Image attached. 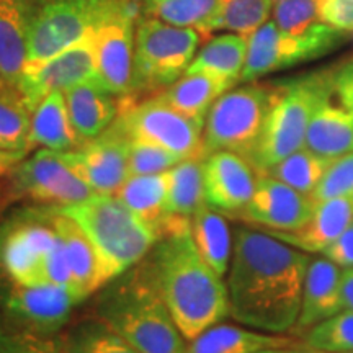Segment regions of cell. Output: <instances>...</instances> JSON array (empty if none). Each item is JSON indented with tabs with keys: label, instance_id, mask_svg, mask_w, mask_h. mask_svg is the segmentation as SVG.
I'll return each mask as SVG.
<instances>
[{
	"label": "cell",
	"instance_id": "6da1fadb",
	"mask_svg": "<svg viewBox=\"0 0 353 353\" xmlns=\"http://www.w3.org/2000/svg\"><path fill=\"white\" fill-rule=\"evenodd\" d=\"M311 254L265 231L237 228L228 270L229 314L268 334L296 325Z\"/></svg>",
	"mask_w": 353,
	"mask_h": 353
},
{
	"label": "cell",
	"instance_id": "7a4b0ae2",
	"mask_svg": "<svg viewBox=\"0 0 353 353\" xmlns=\"http://www.w3.org/2000/svg\"><path fill=\"white\" fill-rule=\"evenodd\" d=\"M148 268L185 341L229 316L228 286L198 252L183 218L154 245Z\"/></svg>",
	"mask_w": 353,
	"mask_h": 353
},
{
	"label": "cell",
	"instance_id": "3957f363",
	"mask_svg": "<svg viewBox=\"0 0 353 353\" xmlns=\"http://www.w3.org/2000/svg\"><path fill=\"white\" fill-rule=\"evenodd\" d=\"M99 319L138 353H185L187 341L175 325L148 265L105 291Z\"/></svg>",
	"mask_w": 353,
	"mask_h": 353
},
{
	"label": "cell",
	"instance_id": "277c9868",
	"mask_svg": "<svg viewBox=\"0 0 353 353\" xmlns=\"http://www.w3.org/2000/svg\"><path fill=\"white\" fill-rule=\"evenodd\" d=\"M0 275L7 285L70 288L68 259L51 208L20 210L0 224Z\"/></svg>",
	"mask_w": 353,
	"mask_h": 353
},
{
	"label": "cell",
	"instance_id": "5b68a950",
	"mask_svg": "<svg viewBox=\"0 0 353 353\" xmlns=\"http://www.w3.org/2000/svg\"><path fill=\"white\" fill-rule=\"evenodd\" d=\"M54 208L76 221L87 234L99 254L107 285L132 265L143 262L159 241L157 232L123 205L117 195L94 193L76 205Z\"/></svg>",
	"mask_w": 353,
	"mask_h": 353
},
{
	"label": "cell",
	"instance_id": "8992f818",
	"mask_svg": "<svg viewBox=\"0 0 353 353\" xmlns=\"http://www.w3.org/2000/svg\"><path fill=\"white\" fill-rule=\"evenodd\" d=\"M329 70H312L273 83L270 112L259 143L247 157L259 175L304 148L309 123L324 92Z\"/></svg>",
	"mask_w": 353,
	"mask_h": 353
},
{
	"label": "cell",
	"instance_id": "52a82bcc",
	"mask_svg": "<svg viewBox=\"0 0 353 353\" xmlns=\"http://www.w3.org/2000/svg\"><path fill=\"white\" fill-rule=\"evenodd\" d=\"M201 33L195 28L170 25L156 17L138 21L130 94L123 99L162 92L183 76L198 52Z\"/></svg>",
	"mask_w": 353,
	"mask_h": 353
},
{
	"label": "cell",
	"instance_id": "ba28073f",
	"mask_svg": "<svg viewBox=\"0 0 353 353\" xmlns=\"http://www.w3.org/2000/svg\"><path fill=\"white\" fill-rule=\"evenodd\" d=\"M273 83L245 82L224 92L206 114L203 126V157L231 151L245 159L254 151L270 112Z\"/></svg>",
	"mask_w": 353,
	"mask_h": 353
},
{
	"label": "cell",
	"instance_id": "9c48e42d",
	"mask_svg": "<svg viewBox=\"0 0 353 353\" xmlns=\"http://www.w3.org/2000/svg\"><path fill=\"white\" fill-rule=\"evenodd\" d=\"M345 33L322 21L303 33H288L268 20L247 37V59L241 82H255L276 70L319 59L341 46Z\"/></svg>",
	"mask_w": 353,
	"mask_h": 353
},
{
	"label": "cell",
	"instance_id": "30bf717a",
	"mask_svg": "<svg viewBox=\"0 0 353 353\" xmlns=\"http://www.w3.org/2000/svg\"><path fill=\"white\" fill-rule=\"evenodd\" d=\"M130 139L152 143L176 157H203V126L170 107L161 95L132 101L121 99V112L114 121Z\"/></svg>",
	"mask_w": 353,
	"mask_h": 353
},
{
	"label": "cell",
	"instance_id": "8fae6325",
	"mask_svg": "<svg viewBox=\"0 0 353 353\" xmlns=\"http://www.w3.org/2000/svg\"><path fill=\"white\" fill-rule=\"evenodd\" d=\"M117 0H38L26 65L39 63L85 38Z\"/></svg>",
	"mask_w": 353,
	"mask_h": 353
},
{
	"label": "cell",
	"instance_id": "7c38bea8",
	"mask_svg": "<svg viewBox=\"0 0 353 353\" xmlns=\"http://www.w3.org/2000/svg\"><path fill=\"white\" fill-rule=\"evenodd\" d=\"M304 148L327 159L353 151V59L329 70Z\"/></svg>",
	"mask_w": 353,
	"mask_h": 353
},
{
	"label": "cell",
	"instance_id": "4fadbf2b",
	"mask_svg": "<svg viewBox=\"0 0 353 353\" xmlns=\"http://www.w3.org/2000/svg\"><path fill=\"white\" fill-rule=\"evenodd\" d=\"M136 26L138 7L134 0H117L108 15L92 32L99 81L121 99L131 88Z\"/></svg>",
	"mask_w": 353,
	"mask_h": 353
},
{
	"label": "cell",
	"instance_id": "5bb4252c",
	"mask_svg": "<svg viewBox=\"0 0 353 353\" xmlns=\"http://www.w3.org/2000/svg\"><path fill=\"white\" fill-rule=\"evenodd\" d=\"M79 303L81 299L69 286L7 285L0 307L8 329L51 337L68 324Z\"/></svg>",
	"mask_w": 353,
	"mask_h": 353
},
{
	"label": "cell",
	"instance_id": "9a60e30c",
	"mask_svg": "<svg viewBox=\"0 0 353 353\" xmlns=\"http://www.w3.org/2000/svg\"><path fill=\"white\" fill-rule=\"evenodd\" d=\"M12 193L52 206H69L94 195L79 176L69 169L61 152L39 149L25 157L12 172Z\"/></svg>",
	"mask_w": 353,
	"mask_h": 353
},
{
	"label": "cell",
	"instance_id": "2e32d148",
	"mask_svg": "<svg viewBox=\"0 0 353 353\" xmlns=\"http://www.w3.org/2000/svg\"><path fill=\"white\" fill-rule=\"evenodd\" d=\"M92 32L57 54L25 65L17 88L32 112L44 97L52 92L64 94L65 90L81 83L100 82Z\"/></svg>",
	"mask_w": 353,
	"mask_h": 353
},
{
	"label": "cell",
	"instance_id": "e0dca14e",
	"mask_svg": "<svg viewBox=\"0 0 353 353\" xmlns=\"http://www.w3.org/2000/svg\"><path fill=\"white\" fill-rule=\"evenodd\" d=\"M130 138L117 125L74 151L61 152L69 169L94 193H114L130 176Z\"/></svg>",
	"mask_w": 353,
	"mask_h": 353
},
{
	"label": "cell",
	"instance_id": "ac0fdd59",
	"mask_svg": "<svg viewBox=\"0 0 353 353\" xmlns=\"http://www.w3.org/2000/svg\"><path fill=\"white\" fill-rule=\"evenodd\" d=\"M314 205L311 198L286 183L260 174L250 201L232 216L262 231L290 232L306 224L314 211Z\"/></svg>",
	"mask_w": 353,
	"mask_h": 353
},
{
	"label": "cell",
	"instance_id": "d6986e66",
	"mask_svg": "<svg viewBox=\"0 0 353 353\" xmlns=\"http://www.w3.org/2000/svg\"><path fill=\"white\" fill-rule=\"evenodd\" d=\"M203 180L206 205L232 216L250 201L259 174L241 154L218 151L203 159Z\"/></svg>",
	"mask_w": 353,
	"mask_h": 353
},
{
	"label": "cell",
	"instance_id": "ffe728a7",
	"mask_svg": "<svg viewBox=\"0 0 353 353\" xmlns=\"http://www.w3.org/2000/svg\"><path fill=\"white\" fill-rule=\"evenodd\" d=\"M341 311H343L341 267L325 257L311 259L304 278L301 311L291 332L303 335Z\"/></svg>",
	"mask_w": 353,
	"mask_h": 353
},
{
	"label": "cell",
	"instance_id": "44dd1931",
	"mask_svg": "<svg viewBox=\"0 0 353 353\" xmlns=\"http://www.w3.org/2000/svg\"><path fill=\"white\" fill-rule=\"evenodd\" d=\"M38 0H0V87L17 88Z\"/></svg>",
	"mask_w": 353,
	"mask_h": 353
},
{
	"label": "cell",
	"instance_id": "7402d4cb",
	"mask_svg": "<svg viewBox=\"0 0 353 353\" xmlns=\"http://www.w3.org/2000/svg\"><path fill=\"white\" fill-rule=\"evenodd\" d=\"M51 219L64 245L70 272V288L83 301L107 285L99 254L76 221L54 206H51Z\"/></svg>",
	"mask_w": 353,
	"mask_h": 353
},
{
	"label": "cell",
	"instance_id": "603a6c76",
	"mask_svg": "<svg viewBox=\"0 0 353 353\" xmlns=\"http://www.w3.org/2000/svg\"><path fill=\"white\" fill-rule=\"evenodd\" d=\"M314 211L306 224L296 231L272 234L276 239L307 254H322L353 221V198H330L314 201Z\"/></svg>",
	"mask_w": 353,
	"mask_h": 353
},
{
	"label": "cell",
	"instance_id": "cb8c5ba5",
	"mask_svg": "<svg viewBox=\"0 0 353 353\" xmlns=\"http://www.w3.org/2000/svg\"><path fill=\"white\" fill-rule=\"evenodd\" d=\"M64 97L74 130L83 143L103 134L121 112V97L100 82L81 83L65 90Z\"/></svg>",
	"mask_w": 353,
	"mask_h": 353
},
{
	"label": "cell",
	"instance_id": "d4e9b609",
	"mask_svg": "<svg viewBox=\"0 0 353 353\" xmlns=\"http://www.w3.org/2000/svg\"><path fill=\"white\" fill-rule=\"evenodd\" d=\"M299 341L283 334H268L250 327L216 324L188 342L185 353H259L275 348H291Z\"/></svg>",
	"mask_w": 353,
	"mask_h": 353
},
{
	"label": "cell",
	"instance_id": "484cf974",
	"mask_svg": "<svg viewBox=\"0 0 353 353\" xmlns=\"http://www.w3.org/2000/svg\"><path fill=\"white\" fill-rule=\"evenodd\" d=\"M30 144L32 148L50 149L56 152L74 151L83 144L70 121L63 92L46 95L33 108Z\"/></svg>",
	"mask_w": 353,
	"mask_h": 353
},
{
	"label": "cell",
	"instance_id": "4316f807",
	"mask_svg": "<svg viewBox=\"0 0 353 353\" xmlns=\"http://www.w3.org/2000/svg\"><path fill=\"white\" fill-rule=\"evenodd\" d=\"M247 59V37L237 33H221L210 39L196 52L185 72L206 74L232 85L241 81Z\"/></svg>",
	"mask_w": 353,
	"mask_h": 353
},
{
	"label": "cell",
	"instance_id": "83f0119b",
	"mask_svg": "<svg viewBox=\"0 0 353 353\" xmlns=\"http://www.w3.org/2000/svg\"><path fill=\"white\" fill-rule=\"evenodd\" d=\"M123 205L143 219L161 237L172 216L167 210L165 172L159 175H131L114 193Z\"/></svg>",
	"mask_w": 353,
	"mask_h": 353
},
{
	"label": "cell",
	"instance_id": "f1b7e54d",
	"mask_svg": "<svg viewBox=\"0 0 353 353\" xmlns=\"http://www.w3.org/2000/svg\"><path fill=\"white\" fill-rule=\"evenodd\" d=\"M190 232L198 252L219 276L226 275L231 263L234 239L224 214L205 205L190 218Z\"/></svg>",
	"mask_w": 353,
	"mask_h": 353
},
{
	"label": "cell",
	"instance_id": "f546056e",
	"mask_svg": "<svg viewBox=\"0 0 353 353\" xmlns=\"http://www.w3.org/2000/svg\"><path fill=\"white\" fill-rule=\"evenodd\" d=\"M232 87V83L206 74L185 72L179 81L159 92V95L185 117L205 125L206 114L214 101Z\"/></svg>",
	"mask_w": 353,
	"mask_h": 353
},
{
	"label": "cell",
	"instance_id": "4dcf8cb0",
	"mask_svg": "<svg viewBox=\"0 0 353 353\" xmlns=\"http://www.w3.org/2000/svg\"><path fill=\"white\" fill-rule=\"evenodd\" d=\"M165 182L167 210L170 214L190 219L206 205L201 157L180 161L165 172Z\"/></svg>",
	"mask_w": 353,
	"mask_h": 353
},
{
	"label": "cell",
	"instance_id": "1f68e13d",
	"mask_svg": "<svg viewBox=\"0 0 353 353\" xmlns=\"http://www.w3.org/2000/svg\"><path fill=\"white\" fill-rule=\"evenodd\" d=\"M275 0H218L213 15L203 26L201 37L237 33L249 37L270 19Z\"/></svg>",
	"mask_w": 353,
	"mask_h": 353
},
{
	"label": "cell",
	"instance_id": "d6a6232c",
	"mask_svg": "<svg viewBox=\"0 0 353 353\" xmlns=\"http://www.w3.org/2000/svg\"><path fill=\"white\" fill-rule=\"evenodd\" d=\"M32 110L19 88L0 87V149L30 152Z\"/></svg>",
	"mask_w": 353,
	"mask_h": 353
},
{
	"label": "cell",
	"instance_id": "836d02e7",
	"mask_svg": "<svg viewBox=\"0 0 353 353\" xmlns=\"http://www.w3.org/2000/svg\"><path fill=\"white\" fill-rule=\"evenodd\" d=\"M330 161L332 159L322 157L319 154L303 148L296 152L290 154L288 157H285L283 161H280L276 165H273L272 169L263 172V174L280 180V182L286 183L296 192L311 198Z\"/></svg>",
	"mask_w": 353,
	"mask_h": 353
},
{
	"label": "cell",
	"instance_id": "e575fe53",
	"mask_svg": "<svg viewBox=\"0 0 353 353\" xmlns=\"http://www.w3.org/2000/svg\"><path fill=\"white\" fill-rule=\"evenodd\" d=\"M59 345L63 353H138L100 319L77 325Z\"/></svg>",
	"mask_w": 353,
	"mask_h": 353
},
{
	"label": "cell",
	"instance_id": "d590c367",
	"mask_svg": "<svg viewBox=\"0 0 353 353\" xmlns=\"http://www.w3.org/2000/svg\"><path fill=\"white\" fill-rule=\"evenodd\" d=\"M299 343L312 350L325 353L353 352V311L343 309L329 319L319 322L314 327L299 335Z\"/></svg>",
	"mask_w": 353,
	"mask_h": 353
},
{
	"label": "cell",
	"instance_id": "8d00e7d4",
	"mask_svg": "<svg viewBox=\"0 0 353 353\" xmlns=\"http://www.w3.org/2000/svg\"><path fill=\"white\" fill-rule=\"evenodd\" d=\"M218 0H144L148 17L167 21L170 25L195 28L203 26L213 15Z\"/></svg>",
	"mask_w": 353,
	"mask_h": 353
},
{
	"label": "cell",
	"instance_id": "74e56055",
	"mask_svg": "<svg viewBox=\"0 0 353 353\" xmlns=\"http://www.w3.org/2000/svg\"><path fill=\"white\" fill-rule=\"evenodd\" d=\"M182 159L167 149L139 139H130L128 169L131 175H159L170 170Z\"/></svg>",
	"mask_w": 353,
	"mask_h": 353
},
{
	"label": "cell",
	"instance_id": "f35d334b",
	"mask_svg": "<svg viewBox=\"0 0 353 353\" xmlns=\"http://www.w3.org/2000/svg\"><path fill=\"white\" fill-rule=\"evenodd\" d=\"M330 198H353V151L330 161L311 200L324 201Z\"/></svg>",
	"mask_w": 353,
	"mask_h": 353
},
{
	"label": "cell",
	"instance_id": "ab89813d",
	"mask_svg": "<svg viewBox=\"0 0 353 353\" xmlns=\"http://www.w3.org/2000/svg\"><path fill=\"white\" fill-rule=\"evenodd\" d=\"M273 21L283 32L303 33L319 23V0H275Z\"/></svg>",
	"mask_w": 353,
	"mask_h": 353
},
{
	"label": "cell",
	"instance_id": "60d3db41",
	"mask_svg": "<svg viewBox=\"0 0 353 353\" xmlns=\"http://www.w3.org/2000/svg\"><path fill=\"white\" fill-rule=\"evenodd\" d=\"M0 353H63L61 345L51 337L2 327Z\"/></svg>",
	"mask_w": 353,
	"mask_h": 353
},
{
	"label": "cell",
	"instance_id": "b9f144b4",
	"mask_svg": "<svg viewBox=\"0 0 353 353\" xmlns=\"http://www.w3.org/2000/svg\"><path fill=\"white\" fill-rule=\"evenodd\" d=\"M319 17L342 32H353V0H319Z\"/></svg>",
	"mask_w": 353,
	"mask_h": 353
},
{
	"label": "cell",
	"instance_id": "7bdbcfd3",
	"mask_svg": "<svg viewBox=\"0 0 353 353\" xmlns=\"http://www.w3.org/2000/svg\"><path fill=\"white\" fill-rule=\"evenodd\" d=\"M322 255L343 270L353 268V221L350 226L322 252Z\"/></svg>",
	"mask_w": 353,
	"mask_h": 353
},
{
	"label": "cell",
	"instance_id": "ee69618b",
	"mask_svg": "<svg viewBox=\"0 0 353 353\" xmlns=\"http://www.w3.org/2000/svg\"><path fill=\"white\" fill-rule=\"evenodd\" d=\"M26 157V152H13L0 149V175L10 174L17 165Z\"/></svg>",
	"mask_w": 353,
	"mask_h": 353
},
{
	"label": "cell",
	"instance_id": "f6af8a7d",
	"mask_svg": "<svg viewBox=\"0 0 353 353\" xmlns=\"http://www.w3.org/2000/svg\"><path fill=\"white\" fill-rule=\"evenodd\" d=\"M342 298L343 309L353 311V268L342 270Z\"/></svg>",
	"mask_w": 353,
	"mask_h": 353
},
{
	"label": "cell",
	"instance_id": "bcb514c9",
	"mask_svg": "<svg viewBox=\"0 0 353 353\" xmlns=\"http://www.w3.org/2000/svg\"><path fill=\"white\" fill-rule=\"evenodd\" d=\"M286 353H325V352L312 350V348H307V347L301 345V343H298V345L288 348V350H286Z\"/></svg>",
	"mask_w": 353,
	"mask_h": 353
},
{
	"label": "cell",
	"instance_id": "7dc6e473",
	"mask_svg": "<svg viewBox=\"0 0 353 353\" xmlns=\"http://www.w3.org/2000/svg\"><path fill=\"white\" fill-rule=\"evenodd\" d=\"M288 348H275V350H263V352H259V353H286Z\"/></svg>",
	"mask_w": 353,
	"mask_h": 353
},
{
	"label": "cell",
	"instance_id": "c3c4849f",
	"mask_svg": "<svg viewBox=\"0 0 353 353\" xmlns=\"http://www.w3.org/2000/svg\"><path fill=\"white\" fill-rule=\"evenodd\" d=\"M352 353H353V352H352Z\"/></svg>",
	"mask_w": 353,
	"mask_h": 353
}]
</instances>
